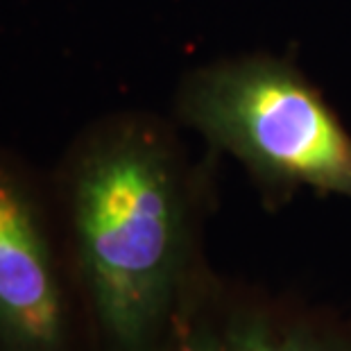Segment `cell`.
Here are the masks:
<instances>
[{
    "label": "cell",
    "instance_id": "1",
    "mask_svg": "<svg viewBox=\"0 0 351 351\" xmlns=\"http://www.w3.org/2000/svg\"><path fill=\"white\" fill-rule=\"evenodd\" d=\"M166 125L88 127L50 177L91 351H154L195 281L197 193Z\"/></svg>",
    "mask_w": 351,
    "mask_h": 351
},
{
    "label": "cell",
    "instance_id": "4",
    "mask_svg": "<svg viewBox=\"0 0 351 351\" xmlns=\"http://www.w3.org/2000/svg\"><path fill=\"white\" fill-rule=\"evenodd\" d=\"M154 351H351V319L231 293L199 270Z\"/></svg>",
    "mask_w": 351,
    "mask_h": 351
},
{
    "label": "cell",
    "instance_id": "2",
    "mask_svg": "<svg viewBox=\"0 0 351 351\" xmlns=\"http://www.w3.org/2000/svg\"><path fill=\"white\" fill-rule=\"evenodd\" d=\"M177 111L267 189L351 199V134L295 66L274 57L208 64L184 80Z\"/></svg>",
    "mask_w": 351,
    "mask_h": 351
},
{
    "label": "cell",
    "instance_id": "3",
    "mask_svg": "<svg viewBox=\"0 0 351 351\" xmlns=\"http://www.w3.org/2000/svg\"><path fill=\"white\" fill-rule=\"evenodd\" d=\"M0 351H91L50 177L3 145Z\"/></svg>",
    "mask_w": 351,
    "mask_h": 351
}]
</instances>
